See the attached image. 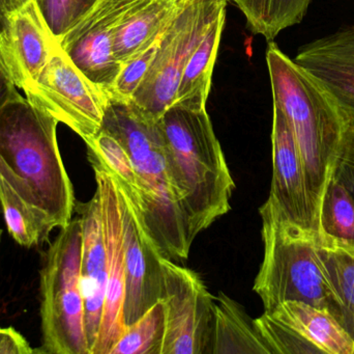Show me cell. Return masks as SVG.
<instances>
[{
    "instance_id": "cell-25",
    "label": "cell",
    "mask_w": 354,
    "mask_h": 354,
    "mask_svg": "<svg viewBox=\"0 0 354 354\" xmlns=\"http://www.w3.org/2000/svg\"><path fill=\"white\" fill-rule=\"evenodd\" d=\"M0 207L6 228L21 247H32L48 241L43 226L30 208L0 177Z\"/></svg>"
},
{
    "instance_id": "cell-8",
    "label": "cell",
    "mask_w": 354,
    "mask_h": 354,
    "mask_svg": "<svg viewBox=\"0 0 354 354\" xmlns=\"http://www.w3.org/2000/svg\"><path fill=\"white\" fill-rule=\"evenodd\" d=\"M25 98L86 143L103 128L109 96L87 78L60 45L39 78L25 89Z\"/></svg>"
},
{
    "instance_id": "cell-33",
    "label": "cell",
    "mask_w": 354,
    "mask_h": 354,
    "mask_svg": "<svg viewBox=\"0 0 354 354\" xmlns=\"http://www.w3.org/2000/svg\"><path fill=\"white\" fill-rule=\"evenodd\" d=\"M12 10H15L10 0H0V33L6 28Z\"/></svg>"
},
{
    "instance_id": "cell-35",
    "label": "cell",
    "mask_w": 354,
    "mask_h": 354,
    "mask_svg": "<svg viewBox=\"0 0 354 354\" xmlns=\"http://www.w3.org/2000/svg\"><path fill=\"white\" fill-rule=\"evenodd\" d=\"M1 234H2V231H1V229H0V240H1Z\"/></svg>"
},
{
    "instance_id": "cell-9",
    "label": "cell",
    "mask_w": 354,
    "mask_h": 354,
    "mask_svg": "<svg viewBox=\"0 0 354 354\" xmlns=\"http://www.w3.org/2000/svg\"><path fill=\"white\" fill-rule=\"evenodd\" d=\"M166 336L162 354H210L214 297L197 272L163 258Z\"/></svg>"
},
{
    "instance_id": "cell-1",
    "label": "cell",
    "mask_w": 354,
    "mask_h": 354,
    "mask_svg": "<svg viewBox=\"0 0 354 354\" xmlns=\"http://www.w3.org/2000/svg\"><path fill=\"white\" fill-rule=\"evenodd\" d=\"M57 125L23 96L0 109V177L30 208L48 237L70 224L76 208Z\"/></svg>"
},
{
    "instance_id": "cell-29",
    "label": "cell",
    "mask_w": 354,
    "mask_h": 354,
    "mask_svg": "<svg viewBox=\"0 0 354 354\" xmlns=\"http://www.w3.org/2000/svg\"><path fill=\"white\" fill-rule=\"evenodd\" d=\"M52 33L59 41L97 0H37Z\"/></svg>"
},
{
    "instance_id": "cell-11",
    "label": "cell",
    "mask_w": 354,
    "mask_h": 354,
    "mask_svg": "<svg viewBox=\"0 0 354 354\" xmlns=\"http://www.w3.org/2000/svg\"><path fill=\"white\" fill-rule=\"evenodd\" d=\"M88 160L95 170L97 191L101 201L108 269L101 332L93 354H109L127 328L124 322L126 272L120 193L114 177L97 160Z\"/></svg>"
},
{
    "instance_id": "cell-21",
    "label": "cell",
    "mask_w": 354,
    "mask_h": 354,
    "mask_svg": "<svg viewBox=\"0 0 354 354\" xmlns=\"http://www.w3.org/2000/svg\"><path fill=\"white\" fill-rule=\"evenodd\" d=\"M317 255L339 306V322L354 340V245L319 242Z\"/></svg>"
},
{
    "instance_id": "cell-20",
    "label": "cell",
    "mask_w": 354,
    "mask_h": 354,
    "mask_svg": "<svg viewBox=\"0 0 354 354\" xmlns=\"http://www.w3.org/2000/svg\"><path fill=\"white\" fill-rule=\"evenodd\" d=\"M272 354L241 305L220 293L214 297L210 354Z\"/></svg>"
},
{
    "instance_id": "cell-13",
    "label": "cell",
    "mask_w": 354,
    "mask_h": 354,
    "mask_svg": "<svg viewBox=\"0 0 354 354\" xmlns=\"http://www.w3.org/2000/svg\"><path fill=\"white\" fill-rule=\"evenodd\" d=\"M272 179L268 197L289 222L319 236V218L310 193L299 149L286 116L274 102H272Z\"/></svg>"
},
{
    "instance_id": "cell-30",
    "label": "cell",
    "mask_w": 354,
    "mask_h": 354,
    "mask_svg": "<svg viewBox=\"0 0 354 354\" xmlns=\"http://www.w3.org/2000/svg\"><path fill=\"white\" fill-rule=\"evenodd\" d=\"M332 178L338 180L354 200V118L344 116L342 137Z\"/></svg>"
},
{
    "instance_id": "cell-32",
    "label": "cell",
    "mask_w": 354,
    "mask_h": 354,
    "mask_svg": "<svg viewBox=\"0 0 354 354\" xmlns=\"http://www.w3.org/2000/svg\"><path fill=\"white\" fill-rule=\"evenodd\" d=\"M16 85L6 76L4 71L0 67V109L10 101L21 97Z\"/></svg>"
},
{
    "instance_id": "cell-16",
    "label": "cell",
    "mask_w": 354,
    "mask_h": 354,
    "mask_svg": "<svg viewBox=\"0 0 354 354\" xmlns=\"http://www.w3.org/2000/svg\"><path fill=\"white\" fill-rule=\"evenodd\" d=\"M293 60L322 85L343 116L354 118V23L304 45Z\"/></svg>"
},
{
    "instance_id": "cell-5",
    "label": "cell",
    "mask_w": 354,
    "mask_h": 354,
    "mask_svg": "<svg viewBox=\"0 0 354 354\" xmlns=\"http://www.w3.org/2000/svg\"><path fill=\"white\" fill-rule=\"evenodd\" d=\"M263 260L253 290L264 312L288 301L326 310L338 319L339 306L317 255L319 236L292 224L270 199L259 209Z\"/></svg>"
},
{
    "instance_id": "cell-6",
    "label": "cell",
    "mask_w": 354,
    "mask_h": 354,
    "mask_svg": "<svg viewBox=\"0 0 354 354\" xmlns=\"http://www.w3.org/2000/svg\"><path fill=\"white\" fill-rule=\"evenodd\" d=\"M82 222L60 229L41 270V347L37 353L89 354L81 289Z\"/></svg>"
},
{
    "instance_id": "cell-26",
    "label": "cell",
    "mask_w": 354,
    "mask_h": 354,
    "mask_svg": "<svg viewBox=\"0 0 354 354\" xmlns=\"http://www.w3.org/2000/svg\"><path fill=\"white\" fill-rule=\"evenodd\" d=\"M85 143L88 159L99 161L124 191L129 193L137 191L138 184L132 159L120 141L106 131L101 130Z\"/></svg>"
},
{
    "instance_id": "cell-27",
    "label": "cell",
    "mask_w": 354,
    "mask_h": 354,
    "mask_svg": "<svg viewBox=\"0 0 354 354\" xmlns=\"http://www.w3.org/2000/svg\"><path fill=\"white\" fill-rule=\"evenodd\" d=\"M254 324L272 354H324L318 347L272 314L264 312L254 320Z\"/></svg>"
},
{
    "instance_id": "cell-2",
    "label": "cell",
    "mask_w": 354,
    "mask_h": 354,
    "mask_svg": "<svg viewBox=\"0 0 354 354\" xmlns=\"http://www.w3.org/2000/svg\"><path fill=\"white\" fill-rule=\"evenodd\" d=\"M158 123L172 188L194 241L230 211L234 181L206 108L172 104Z\"/></svg>"
},
{
    "instance_id": "cell-15",
    "label": "cell",
    "mask_w": 354,
    "mask_h": 354,
    "mask_svg": "<svg viewBox=\"0 0 354 354\" xmlns=\"http://www.w3.org/2000/svg\"><path fill=\"white\" fill-rule=\"evenodd\" d=\"M82 222L81 289L85 307V328L89 354L99 340L107 292V251L102 224L101 201L95 191L91 201L76 205Z\"/></svg>"
},
{
    "instance_id": "cell-23",
    "label": "cell",
    "mask_w": 354,
    "mask_h": 354,
    "mask_svg": "<svg viewBox=\"0 0 354 354\" xmlns=\"http://www.w3.org/2000/svg\"><path fill=\"white\" fill-rule=\"evenodd\" d=\"M320 242L354 245V200L336 179H330L319 211Z\"/></svg>"
},
{
    "instance_id": "cell-7",
    "label": "cell",
    "mask_w": 354,
    "mask_h": 354,
    "mask_svg": "<svg viewBox=\"0 0 354 354\" xmlns=\"http://www.w3.org/2000/svg\"><path fill=\"white\" fill-rule=\"evenodd\" d=\"M227 3L228 0H189L164 31L153 66L130 101L147 118L159 120L176 102L189 56Z\"/></svg>"
},
{
    "instance_id": "cell-34",
    "label": "cell",
    "mask_w": 354,
    "mask_h": 354,
    "mask_svg": "<svg viewBox=\"0 0 354 354\" xmlns=\"http://www.w3.org/2000/svg\"><path fill=\"white\" fill-rule=\"evenodd\" d=\"M29 1H30V0H10V2H12V8H14V10L20 8V6H24L25 3H27V2Z\"/></svg>"
},
{
    "instance_id": "cell-10",
    "label": "cell",
    "mask_w": 354,
    "mask_h": 354,
    "mask_svg": "<svg viewBox=\"0 0 354 354\" xmlns=\"http://www.w3.org/2000/svg\"><path fill=\"white\" fill-rule=\"evenodd\" d=\"M139 1L97 0L58 41L75 66L108 96L122 68L114 55L116 30Z\"/></svg>"
},
{
    "instance_id": "cell-12",
    "label": "cell",
    "mask_w": 354,
    "mask_h": 354,
    "mask_svg": "<svg viewBox=\"0 0 354 354\" xmlns=\"http://www.w3.org/2000/svg\"><path fill=\"white\" fill-rule=\"evenodd\" d=\"M118 188L126 272L124 322L128 326L163 299L164 257L147 233L134 202L118 183Z\"/></svg>"
},
{
    "instance_id": "cell-4",
    "label": "cell",
    "mask_w": 354,
    "mask_h": 354,
    "mask_svg": "<svg viewBox=\"0 0 354 354\" xmlns=\"http://www.w3.org/2000/svg\"><path fill=\"white\" fill-rule=\"evenodd\" d=\"M266 64L272 102L286 116L299 149L310 193L319 218L342 137L344 116L322 85L268 42Z\"/></svg>"
},
{
    "instance_id": "cell-19",
    "label": "cell",
    "mask_w": 354,
    "mask_h": 354,
    "mask_svg": "<svg viewBox=\"0 0 354 354\" xmlns=\"http://www.w3.org/2000/svg\"><path fill=\"white\" fill-rule=\"evenodd\" d=\"M226 12L227 8L210 23L207 30L189 56L181 75L174 104L197 109L206 108V102L212 89V72L226 22Z\"/></svg>"
},
{
    "instance_id": "cell-28",
    "label": "cell",
    "mask_w": 354,
    "mask_h": 354,
    "mask_svg": "<svg viewBox=\"0 0 354 354\" xmlns=\"http://www.w3.org/2000/svg\"><path fill=\"white\" fill-rule=\"evenodd\" d=\"M164 31L161 35H158L149 46H147L140 53L137 54L133 60L122 66V71L110 91V99L122 102H130L132 100L135 91L145 80L153 66V60L159 51Z\"/></svg>"
},
{
    "instance_id": "cell-22",
    "label": "cell",
    "mask_w": 354,
    "mask_h": 354,
    "mask_svg": "<svg viewBox=\"0 0 354 354\" xmlns=\"http://www.w3.org/2000/svg\"><path fill=\"white\" fill-rule=\"evenodd\" d=\"M243 12L254 35L272 42L305 18L313 0H228Z\"/></svg>"
},
{
    "instance_id": "cell-14",
    "label": "cell",
    "mask_w": 354,
    "mask_h": 354,
    "mask_svg": "<svg viewBox=\"0 0 354 354\" xmlns=\"http://www.w3.org/2000/svg\"><path fill=\"white\" fill-rule=\"evenodd\" d=\"M59 45L37 0L12 10L0 33V67L24 91L37 78Z\"/></svg>"
},
{
    "instance_id": "cell-31",
    "label": "cell",
    "mask_w": 354,
    "mask_h": 354,
    "mask_svg": "<svg viewBox=\"0 0 354 354\" xmlns=\"http://www.w3.org/2000/svg\"><path fill=\"white\" fill-rule=\"evenodd\" d=\"M37 353L26 339L12 328L0 326V354H29Z\"/></svg>"
},
{
    "instance_id": "cell-24",
    "label": "cell",
    "mask_w": 354,
    "mask_h": 354,
    "mask_svg": "<svg viewBox=\"0 0 354 354\" xmlns=\"http://www.w3.org/2000/svg\"><path fill=\"white\" fill-rule=\"evenodd\" d=\"M166 336V303L163 299L127 326L109 354H162Z\"/></svg>"
},
{
    "instance_id": "cell-18",
    "label": "cell",
    "mask_w": 354,
    "mask_h": 354,
    "mask_svg": "<svg viewBox=\"0 0 354 354\" xmlns=\"http://www.w3.org/2000/svg\"><path fill=\"white\" fill-rule=\"evenodd\" d=\"M270 314L292 328L324 354H354L353 339L326 310L303 301H288Z\"/></svg>"
},
{
    "instance_id": "cell-3",
    "label": "cell",
    "mask_w": 354,
    "mask_h": 354,
    "mask_svg": "<svg viewBox=\"0 0 354 354\" xmlns=\"http://www.w3.org/2000/svg\"><path fill=\"white\" fill-rule=\"evenodd\" d=\"M102 130L120 141L132 159L137 191L120 187L138 208L160 254L172 261L187 259L193 240L172 188L159 123L131 102L110 99Z\"/></svg>"
},
{
    "instance_id": "cell-17",
    "label": "cell",
    "mask_w": 354,
    "mask_h": 354,
    "mask_svg": "<svg viewBox=\"0 0 354 354\" xmlns=\"http://www.w3.org/2000/svg\"><path fill=\"white\" fill-rule=\"evenodd\" d=\"M189 0H141L120 22L114 55L124 66L161 35Z\"/></svg>"
}]
</instances>
